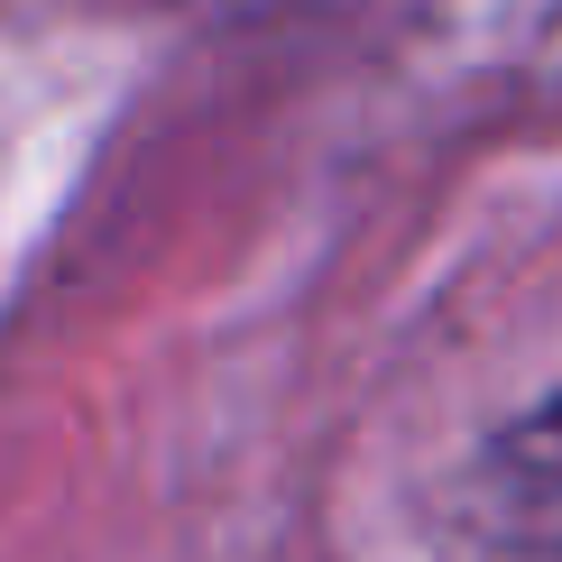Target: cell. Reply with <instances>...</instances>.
<instances>
[{
  "mask_svg": "<svg viewBox=\"0 0 562 562\" xmlns=\"http://www.w3.org/2000/svg\"><path fill=\"white\" fill-rule=\"evenodd\" d=\"M452 507L488 562H562V396L480 442Z\"/></svg>",
  "mask_w": 562,
  "mask_h": 562,
  "instance_id": "obj_1",
  "label": "cell"
}]
</instances>
